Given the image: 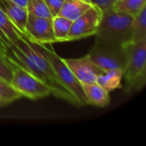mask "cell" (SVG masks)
Returning <instances> with one entry per match:
<instances>
[{
	"label": "cell",
	"mask_w": 146,
	"mask_h": 146,
	"mask_svg": "<svg viewBox=\"0 0 146 146\" xmlns=\"http://www.w3.org/2000/svg\"><path fill=\"white\" fill-rule=\"evenodd\" d=\"M133 16L115 11L113 8L103 11L99 27L95 33L96 40L124 45L132 41Z\"/></svg>",
	"instance_id": "obj_1"
},
{
	"label": "cell",
	"mask_w": 146,
	"mask_h": 146,
	"mask_svg": "<svg viewBox=\"0 0 146 146\" xmlns=\"http://www.w3.org/2000/svg\"><path fill=\"white\" fill-rule=\"evenodd\" d=\"M17 33L20 35V38L14 44V45L16 46L35 65H37L42 70V72L47 76L50 81V89L51 94L74 105L79 106L78 101L76 100L74 96L72 93H70L66 89V87L61 83L53 68L50 64L46 56L40 50L38 44L28 41L18 30H17Z\"/></svg>",
	"instance_id": "obj_2"
},
{
	"label": "cell",
	"mask_w": 146,
	"mask_h": 146,
	"mask_svg": "<svg viewBox=\"0 0 146 146\" xmlns=\"http://www.w3.org/2000/svg\"><path fill=\"white\" fill-rule=\"evenodd\" d=\"M126 65L123 78L126 81V93L141 90L146 82V40L128 42L123 45Z\"/></svg>",
	"instance_id": "obj_3"
},
{
	"label": "cell",
	"mask_w": 146,
	"mask_h": 146,
	"mask_svg": "<svg viewBox=\"0 0 146 146\" xmlns=\"http://www.w3.org/2000/svg\"><path fill=\"white\" fill-rule=\"evenodd\" d=\"M38 48L48 59L50 64L53 68L56 74L60 80L61 83L66 89L72 93L78 101L79 106L89 105L86 96L83 91L81 83L78 80L73 72L64 62L63 59L60 57L53 49L48 48L45 45H38Z\"/></svg>",
	"instance_id": "obj_4"
},
{
	"label": "cell",
	"mask_w": 146,
	"mask_h": 146,
	"mask_svg": "<svg viewBox=\"0 0 146 146\" xmlns=\"http://www.w3.org/2000/svg\"><path fill=\"white\" fill-rule=\"evenodd\" d=\"M7 55L14 66L10 84L22 97L35 100L45 98L51 94L50 89L44 83L14 61L8 52Z\"/></svg>",
	"instance_id": "obj_5"
},
{
	"label": "cell",
	"mask_w": 146,
	"mask_h": 146,
	"mask_svg": "<svg viewBox=\"0 0 146 146\" xmlns=\"http://www.w3.org/2000/svg\"><path fill=\"white\" fill-rule=\"evenodd\" d=\"M86 56L103 70L115 69L123 72L125 68L126 54L123 45L96 40Z\"/></svg>",
	"instance_id": "obj_6"
},
{
	"label": "cell",
	"mask_w": 146,
	"mask_h": 146,
	"mask_svg": "<svg viewBox=\"0 0 146 146\" xmlns=\"http://www.w3.org/2000/svg\"><path fill=\"white\" fill-rule=\"evenodd\" d=\"M103 10L93 4L85 13L73 21L67 41L77 40L95 35L99 27Z\"/></svg>",
	"instance_id": "obj_7"
},
{
	"label": "cell",
	"mask_w": 146,
	"mask_h": 146,
	"mask_svg": "<svg viewBox=\"0 0 146 146\" xmlns=\"http://www.w3.org/2000/svg\"><path fill=\"white\" fill-rule=\"evenodd\" d=\"M23 36L28 41L38 45L51 44L56 42L53 33L52 19L38 17L31 14H28Z\"/></svg>",
	"instance_id": "obj_8"
},
{
	"label": "cell",
	"mask_w": 146,
	"mask_h": 146,
	"mask_svg": "<svg viewBox=\"0 0 146 146\" xmlns=\"http://www.w3.org/2000/svg\"><path fill=\"white\" fill-rule=\"evenodd\" d=\"M63 61L81 85L95 83L97 77L104 71L97 66L87 56L81 58L63 59Z\"/></svg>",
	"instance_id": "obj_9"
},
{
	"label": "cell",
	"mask_w": 146,
	"mask_h": 146,
	"mask_svg": "<svg viewBox=\"0 0 146 146\" xmlns=\"http://www.w3.org/2000/svg\"><path fill=\"white\" fill-rule=\"evenodd\" d=\"M0 9L4 13L14 27L24 35L28 16L27 8H24L10 0H0Z\"/></svg>",
	"instance_id": "obj_10"
},
{
	"label": "cell",
	"mask_w": 146,
	"mask_h": 146,
	"mask_svg": "<svg viewBox=\"0 0 146 146\" xmlns=\"http://www.w3.org/2000/svg\"><path fill=\"white\" fill-rule=\"evenodd\" d=\"M83 91L86 96L88 104L100 108L108 106L110 101V92L99 86L98 83H89L82 85Z\"/></svg>",
	"instance_id": "obj_11"
},
{
	"label": "cell",
	"mask_w": 146,
	"mask_h": 146,
	"mask_svg": "<svg viewBox=\"0 0 146 146\" xmlns=\"http://www.w3.org/2000/svg\"><path fill=\"white\" fill-rule=\"evenodd\" d=\"M92 5L90 0H64L58 15L74 21Z\"/></svg>",
	"instance_id": "obj_12"
},
{
	"label": "cell",
	"mask_w": 146,
	"mask_h": 146,
	"mask_svg": "<svg viewBox=\"0 0 146 146\" xmlns=\"http://www.w3.org/2000/svg\"><path fill=\"white\" fill-rule=\"evenodd\" d=\"M122 78L123 72L121 70H104L97 77L96 83H98L108 92H112L115 89L122 87Z\"/></svg>",
	"instance_id": "obj_13"
},
{
	"label": "cell",
	"mask_w": 146,
	"mask_h": 146,
	"mask_svg": "<svg viewBox=\"0 0 146 146\" xmlns=\"http://www.w3.org/2000/svg\"><path fill=\"white\" fill-rule=\"evenodd\" d=\"M0 38L8 46L14 44L20 38L17 29L9 21L4 13L0 9Z\"/></svg>",
	"instance_id": "obj_14"
},
{
	"label": "cell",
	"mask_w": 146,
	"mask_h": 146,
	"mask_svg": "<svg viewBox=\"0 0 146 146\" xmlns=\"http://www.w3.org/2000/svg\"><path fill=\"white\" fill-rule=\"evenodd\" d=\"M145 7H146V0H116L112 6L115 11L123 12L133 17Z\"/></svg>",
	"instance_id": "obj_15"
},
{
	"label": "cell",
	"mask_w": 146,
	"mask_h": 146,
	"mask_svg": "<svg viewBox=\"0 0 146 146\" xmlns=\"http://www.w3.org/2000/svg\"><path fill=\"white\" fill-rule=\"evenodd\" d=\"M73 21L61 15L52 18V27L56 42H65L71 27Z\"/></svg>",
	"instance_id": "obj_16"
},
{
	"label": "cell",
	"mask_w": 146,
	"mask_h": 146,
	"mask_svg": "<svg viewBox=\"0 0 146 146\" xmlns=\"http://www.w3.org/2000/svg\"><path fill=\"white\" fill-rule=\"evenodd\" d=\"M146 40V7H145L132 22V41Z\"/></svg>",
	"instance_id": "obj_17"
},
{
	"label": "cell",
	"mask_w": 146,
	"mask_h": 146,
	"mask_svg": "<svg viewBox=\"0 0 146 146\" xmlns=\"http://www.w3.org/2000/svg\"><path fill=\"white\" fill-rule=\"evenodd\" d=\"M26 8L28 14L38 17L52 19L44 0H27Z\"/></svg>",
	"instance_id": "obj_18"
},
{
	"label": "cell",
	"mask_w": 146,
	"mask_h": 146,
	"mask_svg": "<svg viewBox=\"0 0 146 146\" xmlns=\"http://www.w3.org/2000/svg\"><path fill=\"white\" fill-rule=\"evenodd\" d=\"M21 97V94L16 91L10 83L0 79V101L9 104Z\"/></svg>",
	"instance_id": "obj_19"
},
{
	"label": "cell",
	"mask_w": 146,
	"mask_h": 146,
	"mask_svg": "<svg viewBox=\"0 0 146 146\" xmlns=\"http://www.w3.org/2000/svg\"><path fill=\"white\" fill-rule=\"evenodd\" d=\"M7 52L0 50V79L10 83L14 66L9 59Z\"/></svg>",
	"instance_id": "obj_20"
},
{
	"label": "cell",
	"mask_w": 146,
	"mask_h": 146,
	"mask_svg": "<svg viewBox=\"0 0 146 146\" xmlns=\"http://www.w3.org/2000/svg\"><path fill=\"white\" fill-rule=\"evenodd\" d=\"M44 1L52 18L58 15L64 3V0H44Z\"/></svg>",
	"instance_id": "obj_21"
},
{
	"label": "cell",
	"mask_w": 146,
	"mask_h": 146,
	"mask_svg": "<svg viewBox=\"0 0 146 146\" xmlns=\"http://www.w3.org/2000/svg\"><path fill=\"white\" fill-rule=\"evenodd\" d=\"M90 1L93 4L99 7L104 11V10H105L107 9L112 8L113 4L115 3V2L116 0H90Z\"/></svg>",
	"instance_id": "obj_22"
},
{
	"label": "cell",
	"mask_w": 146,
	"mask_h": 146,
	"mask_svg": "<svg viewBox=\"0 0 146 146\" xmlns=\"http://www.w3.org/2000/svg\"><path fill=\"white\" fill-rule=\"evenodd\" d=\"M10 1H12V2L15 3L16 4H19V5H21V6H22V7H24V8L27 7V0H10Z\"/></svg>",
	"instance_id": "obj_23"
},
{
	"label": "cell",
	"mask_w": 146,
	"mask_h": 146,
	"mask_svg": "<svg viewBox=\"0 0 146 146\" xmlns=\"http://www.w3.org/2000/svg\"><path fill=\"white\" fill-rule=\"evenodd\" d=\"M8 50H9L8 46L3 43V40L1 39V38H0V50L3 51V52H7Z\"/></svg>",
	"instance_id": "obj_24"
},
{
	"label": "cell",
	"mask_w": 146,
	"mask_h": 146,
	"mask_svg": "<svg viewBox=\"0 0 146 146\" xmlns=\"http://www.w3.org/2000/svg\"><path fill=\"white\" fill-rule=\"evenodd\" d=\"M5 105H7L6 104H4L3 102H2V101H0V107H3V106H5Z\"/></svg>",
	"instance_id": "obj_25"
}]
</instances>
